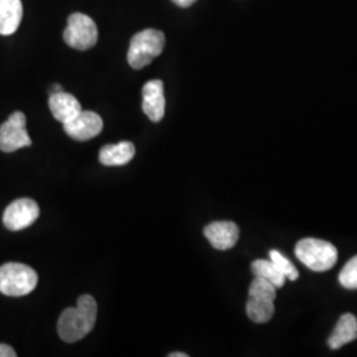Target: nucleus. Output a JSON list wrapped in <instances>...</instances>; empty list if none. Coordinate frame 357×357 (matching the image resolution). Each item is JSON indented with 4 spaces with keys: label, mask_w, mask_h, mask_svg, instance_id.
Segmentation results:
<instances>
[{
    "label": "nucleus",
    "mask_w": 357,
    "mask_h": 357,
    "mask_svg": "<svg viewBox=\"0 0 357 357\" xmlns=\"http://www.w3.org/2000/svg\"><path fill=\"white\" fill-rule=\"evenodd\" d=\"M97 302L91 295H81L76 307L64 310L57 321V331L66 343H76L91 332L97 319Z\"/></svg>",
    "instance_id": "f257e3e1"
},
{
    "label": "nucleus",
    "mask_w": 357,
    "mask_h": 357,
    "mask_svg": "<svg viewBox=\"0 0 357 357\" xmlns=\"http://www.w3.org/2000/svg\"><path fill=\"white\" fill-rule=\"evenodd\" d=\"M166 45V36L158 29H144L134 35L128 47V61L132 69H143L160 56Z\"/></svg>",
    "instance_id": "f03ea898"
},
{
    "label": "nucleus",
    "mask_w": 357,
    "mask_h": 357,
    "mask_svg": "<svg viewBox=\"0 0 357 357\" xmlns=\"http://www.w3.org/2000/svg\"><path fill=\"white\" fill-rule=\"evenodd\" d=\"M295 255L306 268L318 273L331 270L337 262L336 246L312 237L303 238L296 243Z\"/></svg>",
    "instance_id": "7ed1b4c3"
},
{
    "label": "nucleus",
    "mask_w": 357,
    "mask_h": 357,
    "mask_svg": "<svg viewBox=\"0 0 357 357\" xmlns=\"http://www.w3.org/2000/svg\"><path fill=\"white\" fill-rule=\"evenodd\" d=\"M277 287L270 282L255 277L249 287V299L246 303L248 318L257 324L268 323L274 317V299Z\"/></svg>",
    "instance_id": "20e7f679"
},
{
    "label": "nucleus",
    "mask_w": 357,
    "mask_h": 357,
    "mask_svg": "<svg viewBox=\"0 0 357 357\" xmlns=\"http://www.w3.org/2000/svg\"><path fill=\"white\" fill-rule=\"evenodd\" d=\"M38 283V273L24 264L10 262L0 266V293L7 296H24Z\"/></svg>",
    "instance_id": "39448f33"
},
{
    "label": "nucleus",
    "mask_w": 357,
    "mask_h": 357,
    "mask_svg": "<svg viewBox=\"0 0 357 357\" xmlns=\"http://www.w3.org/2000/svg\"><path fill=\"white\" fill-rule=\"evenodd\" d=\"M64 41L77 51H88L98 41V28L94 20L85 13H72L68 17Z\"/></svg>",
    "instance_id": "423d86ee"
},
{
    "label": "nucleus",
    "mask_w": 357,
    "mask_h": 357,
    "mask_svg": "<svg viewBox=\"0 0 357 357\" xmlns=\"http://www.w3.org/2000/svg\"><path fill=\"white\" fill-rule=\"evenodd\" d=\"M26 125V115L22 112H15L10 115V118L0 126V151L13 153L32 144Z\"/></svg>",
    "instance_id": "0eeeda50"
},
{
    "label": "nucleus",
    "mask_w": 357,
    "mask_h": 357,
    "mask_svg": "<svg viewBox=\"0 0 357 357\" xmlns=\"http://www.w3.org/2000/svg\"><path fill=\"white\" fill-rule=\"evenodd\" d=\"M40 215L38 203L32 199H19L8 205L3 215L7 229L17 231L31 227Z\"/></svg>",
    "instance_id": "6e6552de"
},
{
    "label": "nucleus",
    "mask_w": 357,
    "mask_h": 357,
    "mask_svg": "<svg viewBox=\"0 0 357 357\" xmlns=\"http://www.w3.org/2000/svg\"><path fill=\"white\" fill-rule=\"evenodd\" d=\"M103 128L102 118L94 112H81L73 119L64 123L68 137L75 141L85 142L96 138Z\"/></svg>",
    "instance_id": "1a4fd4ad"
},
{
    "label": "nucleus",
    "mask_w": 357,
    "mask_h": 357,
    "mask_svg": "<svg viewBox=\"0 0 357 357\" xmlns=\"http://www.w3.org/2000/svg\"><path fill=\"white\" fill-rule=\"evenodd\" d=\"M142 109L153 122H160L166 113L165 84L160 79L149 81L142 89Z\"/></svg>",
    "instance_id": "9d476101"
},
{
    "label": "nucleus",
    "mask_w": 357,
    "mask_h": 357,
    "mask_svg": "<svg viewBox=\"0 0 357 357\" xmlns=\"http://www.w3.org/2000/svg\"><path fill=\"white\" fill-rule=\"evenodd\" d=\"M205 237L217 250H229L240 238V229L231 221H216L206 225Z\"/></svg>",
    "instance_id": "9b49d317"
},
{
    "label": "nucleus",
    "mask_w": 357,
    "mask_h": 357,
    "mask_svg": "<svg viewBox=\"0 0 357 357\" xmlns=\"http://www.w3.org/2000/svg\"><path fill=\"white\" fill-rule=\"evenodd\" d=\"M50 109L54 119L61 122L63 125L82 112L81 103L78 102L76 97L65 91L51 94Z\"/></svg>",
    "instance_id": "f8f14e48"
},
{
    "label": "nucleus",
    "mask_w": 357,
    "mask_h": 357,
    "mask_svg": "<svg viewBox=\"0 0 357 357\" xmlns=\"http://www.w3.org/2000/svg\"><path fill=\"white\" fill-rule=\"evenodd\" d=\"M23 19L22 0H0V35L10 36L17 31Z\"/></svg>",
    "instance_id": "ddd939ff"
},
{
    "label": "nucleus",
    "mask_w": 357,
    "mask_h": 357,
    "mask_svg": "<svg viewBox=\"0 0 357 357\" xmlns=\"http://www.w3.org/2000/svg\"><path fill=\"white\" fill-rule=\"evenodd\" d=\"M135 156V146L131 142L106 144L100 150V162L103 166H125Z\"/></svg>",
    "instance_id": "4468645a"
},
{
    "label": "nucleus",
    "mask_w": 357,
    "mask_h": 357,
    "mask_svg": "<svg viewBox=\"0 0 357 357\" xmlns=\"http://www.w3.org/2000/svg\"><path fill=\"white\" fill-rule=\"evenodd\" d=\"M357 339V318L354 314H344L340 317L335 330L328 337L327 344L331 349H340L345 344Z\"/></svg>",
    "instance_id": "2eb2a0df"
},
{
    "label": "nucleus",
    "mask_w": 357,
    "mask_h": 357,
    "mask_svg": "<svg viewBox=\"0 0 357 357\" xmlns=\"http://www.w3.org/2000/svg\"><path fill=\"white\" fill-rule=\"evenodd\" d=\"M252 271L255 277L266 280L270 283H273L277 289L284 286V282H286L284 275L270 259H255L252 264Z\"/></svg>",
    "instance_id": "dca6fc26"
},
{
    "label": "nucleus",
    "mask_w": 357,
    "mask_h": 357,
    "mask_svg": "<svg viewBox=\"0 0 357 357\" xmlns=\"http://www.w3.org/2000/svg\"><path fill=\"white\" fill-rule=\"evenodd\" d=\"M268 257H270V261L278 268V270L284 275L286 280L296 281L299 278L298 268H295L293 264L290 262V259L286 255H282L281 252L273 249V250H270Z\"/></svg>",
    "instance_id": "f3484780"
},
{
    "label": "nucleus",
    "mask_w": 357,
    "mask_h": 357,
    "mask_svg": "<svg viewBox=\"0 0 357 357\" xmlns=\"http://www.w3.org/2000/svg\"><path fill=\"white\" fill-rule=\"evenodd\" d=\"M339 282L344 289H357V255L352 257L339 274Z\"/></svg>",
    "instance_id": "a211bd4d"
},
{
    "label": "nucleus",
    "mask_w": 357,
    "mask_h": 357,
    "mask_svg": "<svg viewBox=\"0 0 357 357\" xmlns=\"http://www.w3.org/2000/svg\"><path fill=\"white\" fill-rule=\"evenodd\" d=\"M0 357H16V352L10 345L0 344Z\"/></svg>",
    "instance_id": "6ab92c4d"
},
{
    "label": "nucleus",
    "mask_w": 357,
    "mask_h": 357,
    "mask_svg": "<svg viewBox=\"0 0 357 357\" xmlns=\"http://www.w3.org/2000/svg\"><path fill=\"white\" fill-rule=\"evenodd\" d=\"M172 1L176 3L178 7L187 8V7H191L192 4H195L197 0H172Z\"/></svg>",
    "instance_id": "aec40b11"
},
{
    "label": "nucleus",
    "mask_w": 357,
    "mask_h": 357,
    "mask_svg": "<svg viewBox=\"0 0 357 357\" xmlns=\"http://www.w3.org/2000/svg\"><path fill=\"white\" fill-rule=\"evenodd\" d=\"M168 357H188V355L184 352H174V354H169Z\"/></svg>",
    "instance_id": "412c9836"
},
{
    "label": "nucleus",
    "mask_w": 357,
    "mask_h": 357,
    "mask_svg": "<svg viewBox=\"0 0 357 357\" xmlns=\"http://www.w3.org/2000/svg\"><path fill=\"white\" fill-rule=\"evenodd\" d=\"M60 91H64L63 86H61V85H54L53 89H52V94H53V93H60Z\"/></svg>",
    "instance_id": "4be33fe9"
}]
</instances>
